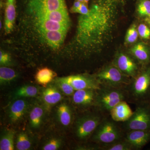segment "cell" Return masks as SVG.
<instances>
[{
  "label": "cell",
  "mask_w": 150,
  "mask_h": 150,
  "mask_svg": "<svg viewBox=\"0 0 150 150\" xmlns=\"http://www.w3.org/2000/svg\"><path fill=\"white\" fill-rule=\"evenodd\" d=\"M125 0H94L87 15H81L75 40L78 55L101 53L115 36Z\"/></svg>",
  "instance_id": "1"
},
{
  "label": "cell",
  "mask_w": 150,
  "mask_h": 150,
  "mask_svg": "<svg viewBox=\"0 0 150 150\" xmlns=\"http://www.w3.org/2000/svg\"><path fill=\"white\" fill-rule=\"evenodd\" d=\"M127 101L137 105L150 101V64L142 67L126 89Z\"/></svg>",
  "instance_id": "2"
},
{
  "label": "cell",
  "mask_w": 150,
  "mask_h": 150,
  "mask_svg": "<svg viewBox=\"0 0 150 150\" xmlns=\"http://www.w3.org/2000/svg\"><path fill=\"white\" fill-rule=\"evenodd\" d=\"M125 133L121 123L114 121L110 115H107L99 123L90 139L94 143L106 144L122 139Z\"/></svg>",
  "instance_id": "3"
},
{
  "label": "cell",
  "mask_w": 150,
  "mask_h": 150,
  "mask_svg": "<svg viewBox=\"0 0 150 150\" xmlns=\"http://www.w3.org/2000/svg\"><path fill=\"white\" fill-rule=\"evenodd\" d=\"M124 100L127 101L125 89L100 84L97 90L96 108L105 115H109L115 105Z\"/></svg>",
  "instance_id": "4"
},
{
  "label": "cell",
  "mask_w": 150,
  "mask_h": 150,
  "mask_svg": "<svg viewBox=\"0 0 150 150\" xmlns=\"http://www.w3.org/2000/svg\"><path fill=\"white\" fill-rule=\"evenodd\" d=\"M105 116L96 109L94 112H88L78 117L75 121L74 128L76 138L80 141L90 139Z\"/></svg>",
  "instance_id": "5"
},
{
  "label": "cell",
  "mask_w": 150,
  "mask_h": 150,
  "mask_svg": "<svg viewBox=\"0 0 150 150\" xmlns=\"http://www.w3.org/2000/svg\"><path fill=\"white\" fill-rule=\"evenodd\" d=\"M136 105V110L130 118L121 123L125 133L132 130L150 131V101Z\"/></svg>",
  "instance_id": "6"
},
{
  "label": "cell",
  "mask_w": 150,
  "mask_h": 150,
  "mask_svg": "<svg viewBox=\"0 0 150 150\" xmlns=\"http://www.w3.org/2000/svg\"><path fill=\"white\" fill-rule=\"evenodd\" d=\"M93 76L100 84L125 89L131 80L113 64L104 67Z\"/></svg>",
  "instance_id": "7"
},
{
  "label": "cell",
  "mask_w": 150,
  "mask_h": 150,
  "mask_svg": "<svg viewBox=\"0 0 150 150\" xmlns=\"http://www.w3.org/2000/svg\"><path fill=\"white\" fill-rule=\"evenodd\" d=\"M112 64L131 79L137 76L142 69L139 67V64H141L139 62H136L134 58L122 52L116 55Z\"/></svg>",
  "instance_id": "8"
},
{
  "label": "cell",
  "mask_w": 150,
  "mask_h": 150,
  "mask_svg": "<svg viewBox=\"0 0 150 150\" xmlns=\"http://www.w3.org/2000/svg\"><path fill=\"white\" fill-rule=\"evenodd\" d=\"M97 90L85 89L75 91L71 96L72 102L74 105L81 109L91 107L96 108Z\"/></svg>",
  "instance_id": "9"
},
{
  "label": "cell",
  "mask_w": 150,
  "mask_h": 150,
  "mask_svg": "<svg viewBox=\"0 0 150 150\" xmlns=\"http://www.w3.org/2000/svg\"><path fill=\"white\" fill-rule=\"evenodd\" d=\"M60 79L71 85L76 91L85 89L97 90L100 87V84L93 76L71 75Z\"/></svg>",
  "instance_id": "10"
},
{
  "label": "cell",
  "mask_w": 150,
  "mask_h": 150,
  "mask_svg": "<svg viewBox=\"0 0 150 150\" xmlns=\"http://www.w3.org/2000/svg\"><path fill=\"white\" fill-rule=\"evenodd\" d=\"M8 110V117L11 123H18L23 118L30 108L29 102L24 98L14 100Z\"/></svg>",
  "instance_id": "11"
},
{
  "label": "cell",
  "mask_w": 150,
  "mask_h": 150,
  "mask_svg": "<svg viewBox=\"0 0 150 150\" xmlns=\"http://www.w3.org/2000/svg\"><path fill=\"white\" fill-rule=\"evenodd\" d=\"M30 5L36 14L67 9L65 0H30Z\"/></svg>",
  "instance_id": "12"
},
{
  "label": "cell",
  "mask_w": 150,
  "mask_h": 150,
  "mask_svg": "<svg viewBox=\"0 0 150 150\" xmlns=\"http://www.w3.org/2000/svg\"><path fill=\"white\" fill-rule=\"evenodd\" d=\"M124 139L134 150L142 149L150 142V131L132 130L125 132Z\"/></svg>",
  "instance_id": "13"
},
{
  "label": "cell",
  "mask_w": 150,
  "mask_h": 150,
  "mask_svg": "<svg viewBox=\"0 0 150 150\" xmlns=\"http://www.w3.org/2000/svg\"><path fill=\"white\" fill-rule=\"evenodd\" d=\"M62 93L56 85H49L42 91L41 99L45 106L49 108L62 100L63 98Z\"/></svg>",
  "instance_id": "14"
},
{
  "label": "cell",
  "mask_w": 150,
  "mask_h": 150,
  "mask_svg": "<svg viewBox=\"0 0 150 150\" xmlns=\"http://www.w3.org/2000/svg\"><path fill=\"white\" fill-rule=\"evenodd\" d=\"M134 111L126 101H121L110 110L109 115L112 120L117 122H124L130 118Z\"/></svg>",
  "instance_id": "15"
},
{
  "label": "cell",
  "mask_w": 150,
  "mask_h": 150,
  "mask_svg": "<svg viewBox=\"0 0 150 150\" xmlns=\"http://www.w3.org/2000/svg\"><path fill=\"white\" fill-rule=\"evenodd\" d=\"M130 54L142 66L150 64V46L140 42L130 50Z\"/></svg>",
  "instance_id": "16"
},
{
  "label": "cell",
  "mask_w": 150,
  "mask_h": 150,
  "mask_svg": "<svg viewBox=\"0 0 150 150\" xmlns=\"http://www.w3.org/2000/svg\"><path fill=\"white\" fill-rule=\"evenodd\" d=\"M30 108L29 114L30 126L33 129H39L44 119L45 112L44 107L36 103Z\"/></svg>",
  "instance_id": "17"
},
{
  "label": "cell",
  "mask_w": 150,
  "mask_h": 150,
  "mask_svg": "<svg viewBox=\"0 0 150 150\" xmlns=\"http://www.w3.org/2000/svg\"><path fill=\"white\" fill-rule=\"evenodd\" d=\"M36 15L38 19L48 20L69 25V17L67 9L44 12Z\"/></svg>",
  "instance_id": "18"
},
{
  "label": "cell",
  "mask_w": 150,
  "mask_h": 150,
  "mask_svg": "<svg viewBox=\"0 0 150 150\" xmlns=\"http://www.w3.org/2000/svg\"><path fill=\"white\" fill-rule=\"evenodd\" d=\"M57 117L62 126L68 127L72 123L74 114L71 107L67 103H62L57 107Z\"/></svg>",
  "instance_id": "19"
},
{
  "label": "cell",
  "mask_w": 150,
  "mask_h": 150,
  "mask_svg": "<svg viewBox=\"0 0 150 150\" xmlns=\"http://www.w3.org/2000/svg\"><path fill=\"white\" fill-rule=\"evenodd\" d=\"M16 16L15 0H6L5 17V30L7 33L13 30Z\"/></svg>",
  "instance_id": "20"
},
{
  "label": "cell",
  "mask_w": 150,
  "mask_h": 150,
  "mask_svg": "<svg viewBox=\"0 0 150 150\" xmlns=\"http://www.w3.org/2000/svg\"><path fill=\"white\" fill-rule=\"evenodd\" d=\"M39 92V89L36 86L25 85L17 88L12 94L13 100L18 98H25L37 96Z\"/></svg>",
  "instance_id": "21"
},
{
  "label": "cell",
  "mask_w": 150,
  "mask_h": 150,
  "mask_svg": "<svg viewBox=\"0 0 150 150\" xmlns=\"http://www.w3.org/2000/svg\"><path fill=\"white\" fill-rule=\"evenodd\" d=\"M15 132L11 129H5L3 131L0 139V150L15 149Z\"/></svg>",
  "instance_id": "22"
},
{
  "label": "cell",
  "mask_w": 150,
  "mask_h": 150,
  "mask_svg": "<svg viewBox=\"0 0 150 150\" xmlns=\"http://www.w3.org/2000/svg\"><path fill=\"white\" fill-rule=\"evenodd\" d=\"M43 37L48 44L53 47H58L62 44L67 32L60 30L43 31Z\"/></svg>",
  "instance_id": "23"
},
{
  "label": "cell",
  "mask_w": 150,
  "mask_h": 150,
  "mask_svg": "<svg viewBox=\"0 0 150 150\" xmlns=\"http://www.w3.org/2000/svg\"><path fill=\"white\" fill-rule=\"evenodd\" d=\"M38 24L40 30L42 32L52 30L67 32L69 25L46 19H38Z\"/></svg>",
  "instance_id": "24"
},
{
  "label": "cell",
  "mask_w": 150,
  "mask_h": 150,
  "mask_svg": "<svg viewBox=\"0 0 150 150\" xmlns=\"http://www.w3.org/2000/svg\"><path fill=\"white\" fill-rule=\"evenodd\" d=\"M56 73L48 68H44L38 70L35 76V79L38 83L46 86L52 81L56 76Z\"/></svg>",
  "instance_id": "25"
},
{
  "label": "cell",
  "mask_w": 150,
  "mask_h": 150,
  "mask_svg": "<svg viewBox=\"0 0 150 150\" xmlns=\"http://www.w3.org/2000/svg\"><path fill=\"white\" fill-rule=\"evenodd\" d=\"M33 146V142L28 134L25 132H21L17 135L15 146L17 150H28Z\"/></svg>",
  "instance_id": "26"
},
{
  "label": "cell",
  "mask_w": 150,
  "mask_h": 150,
  "mask_svg": "<svg viewBox=\"0 0 150 150\" xmlns=\"http://www.w3.org/2000/svg\"><path fill=\"white\" fill-rule=\"evenodd\" d=\"M17 77L16 72L14 70L2 67L0 68V83L1 86H5L15 80Z\"/></svg>",
  "instance_id": "27"
},
{
  "label": "cell",
  "mask_w": 150,
  "mask_h": 150,
  "mask_svg": "<svg viewBox=\"0 0 150 150\" xmlns=\"http://www.w3.org/2000/svg\"><path fill=\"white\" fill-rule=\"evenodd\" d=\"M100 146L101 150H134L132 146L124 138L117 142Z\"/></svg>",
  "instance_id": "28"
},
{
  "label": "cell",
  "mask_w": 150,
  "mask_h": 150,
  "mask_svg": "<svg viewBox=\"0 0 150 150\" xmlns=\"http://www.w3.org/2000/svg\"><path fill=\"white\" fill-rule=\"evenodd\" d=\"M137 11L144 19L150 17V0H140L138 3Z\"/></svg>",
  "instance_id": "29"
},
{
  "label": "cell",
  "mask_w": 150,
  "mask_h": 150,
  "mask_svg": "<svg viewBox=\"0 0 150 150\" xmlns=\"http://www.w3.org/2000/svg\"><path fill=\"white\" fill-rule=\"evenodd\" d=\"M63 141L62 138L54 137L46 141L42 147L43 150H56L62 147Z\"/></svg>",
  "instance_id": "30"
},
{
  "label": "cell",
  "mask_w": 150,
  "mask_h": 150,
  "mask_svg": "<svg viewBox=\"0 0 150 150\" xmlns=\"http://www.w3.org/2000/svg\"><path fill=\"white\" fill-rule=\"evenodd\" d=\"M55 85L62 93L67 96H71L76 91L71 85L61 79L60 78L57 79L55 81Z\"/></svg>",
  "instance_id": "31"
},
{
  "label": "cell",
  "mask_w": 150,
  "mask_h": 150,
  "mask_svg": "<svg viewBox=\"0 0 150 150\" xmlns=\"http://www.w3.org/2000/svg\"><path fill=\"white\" fill-rule=\"evenodd\" d=\"M139 36L137 26L135 24L132 25L126 32L125 41L128 44L135 43L137 41Z\"/></svg>",
  "instance_id": "32"
},
{
  "label": "cell",
  "mask_w": 150,
  "mask_h": 150,
  "mask_svg": "<svg viewBox=\"0 0 150 150\" xmlns=\"http://www.w3.org/2000/svg\"><path fill=\"white\" fill-rule=\"evenodd\" d=\"M139 36L144 40H150V28L145 23H141L137 27Z\"/></svg>",
  "instance_id": "33"
},
{
  "label": "cell",
  "mask_w": 150,
  "mask_h": 150,
  "mask_svg": "<svg viewBox=\"0 0 150 150\" xmlns=\"http://www.w3.org/2000/svg\"><path fill=\"white\" fill-rule=\"evenodd\" d=\"M11 58L8 54L4 51H1L0 52V64L2 66L8 65L11 64Z\"/></svg>",
  "instance_id": "34"
},
{
  "label": "cell",
  "mask_w": 150,
  "mask_h": 150,
  "mask_svg": "<svg viewBox=\"0 0 150 150\" xmlns=\"http://www.w3.org/2000/svg\"><path fill=\"white\" fill-rule=\"evenodd\" d=\"M88 2H83L82 3L80 8L77 12V13L81 15H87L89 12V7L88 6Z\"/></svg>",
  "instance_id": "35"
},
{
  "label": "cell",
  "mask_w": 150,
  "mask_h": 150,
  "mask_svg": "<svg viewBox=\"0 0 150 150\" xmlns=\"http://www.w3.org/2000/svg\"><path fill=\"white\" fill-rule=\"evenodd\" d=\"M82 3V2L79 1L75 0L73 5L70 10L71 12L72 13H77Z\"/></svg>",
  "instance_id": "36"
},
{
  "label": "cell",
  "mask_w": 150,
  "mask_h": 150,
  "mask_svg": "<svg viewBox=\"0 0 150 150\" xmlns=\"http://www.w3.org/2000/svg\"><path fill=\"white\" fill-rule=\"evenodd\" d=\"M144 22L148 25L150 28V17L146 18L144 19Z\"/></svg>",
  "instance_id": "37"
},
{
  "label": "cell",
  "mask_w": 150,
  "mask_h": 150,
  "mask_svg": "<svg viewBox=\"0 0 150 150\" xmlns=\"http://www.w3.org/2000/svg\"><path fill=\"white\" fill-rule=\"evenodd\" d=\"M77 1H79L81 2H83L85 1V0H77Z\"/></svg>",
  "instance_id": "38"
},
{
  "label": "cell",
  "mask_w": 150,
  "mask_h": 150,
  "mask_svg": "<svg viewBox=\"0 0 150 150\" xmlns=\"http://www.w3.org/2000/svg\"><path fill=\"white\" fill-rule=\"evenodd\" d=\"M90 0H85V1L86 2H88Z\"/></svg>",
  "instance_id": "39"
}]
</instances>
